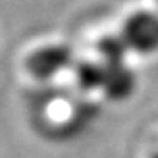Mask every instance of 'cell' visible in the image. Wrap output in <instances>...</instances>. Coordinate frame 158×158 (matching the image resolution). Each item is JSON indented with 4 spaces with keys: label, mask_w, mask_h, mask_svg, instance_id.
<instances>
[{
    "label": "cell",
    "mask_w": 158,
    "mask_h": 158,
    "mask_svg": "<svg viewBox=\"0 0 158 158\" xmlns=\"http://www.w3.org/2000/svg\"><path fill=\"white\" fill-rule=\"evenodd\" d=\"M128 48L141 55H151L158 51V14L141 11L125 21L121 30Z\"/></svg>",
    "instance_id": "1"
},
{
    "label": "cell",
    "mask_w": 158,
    "mask_h": 158,
    "mask_svg": "<svg viewBox=\"0 0 158 158\" xmlns=\"http://www.w3.org/2000/svg\"><path fill=\"white\" fill-rule=\"evenodd\" d=\"M72 65V49L65 44H46L27 58V69L34 77L49 79Z\"/></svg>",
    "instance_id": "2"
},
{
    "label": "cell",
    "mask_w": 158,
    "mask_h": 158,
    "mask_svg": "<svg viewBox=\"0 0 158 158\" xmlns=\"http://www.w3.org/2000/svg\"><path fill=\"white\" fill-rule=\"evenodd\" d=\"M100 90L109 100H127L135 90V74L125 65V62L106 63V74Z\"/></svg>",
    "instance_id": "3"
},
{
    "label": "cell",
    "mask_w": 158,
    "mask_h": 158,
    "mask_svg": "<svg viewBox=\"0 0 158 158\" xmlns=\"http://www.w3.org/2000/svg\"><path fill=\"white\" fill-rule=\"evenodd\" d=\"M106 74V63L104 62H79L74 69L76 83L83 90H100Z\"/></svg>",
    "instance_id": "4"
},
{
    "label": "cell",
    "mask_w": 158,
    "mask_h": 158,
    "mask_svg": "<svg viewBox=\"0 0 158 158\" xmlns=\"http://www.w3.org/2000/svg\"><path fill=\"white\" fill-rule=\"evenodd\" d=\"M98 55H100L104 63H119L125 62L127 51H130L128 44L125 42L123 35H106L98 40Z\"/></svg>",
    "instance_id": "5"
},
{
    "label": "cell",
    "mask_w": 158,
    "mask_h": 158,
    "mask_svg": "<svg viewBox=\"0 0 158 158\" xmlns=\"http://www.w3.org/2000/svg\"><path fill=\"white\" fill-rule=\"evenodd\" d=\"M149 158H158V151H156V153H153V155H151Z\"/></svg>",
    "instance_id": "6"
}]
</instances>
